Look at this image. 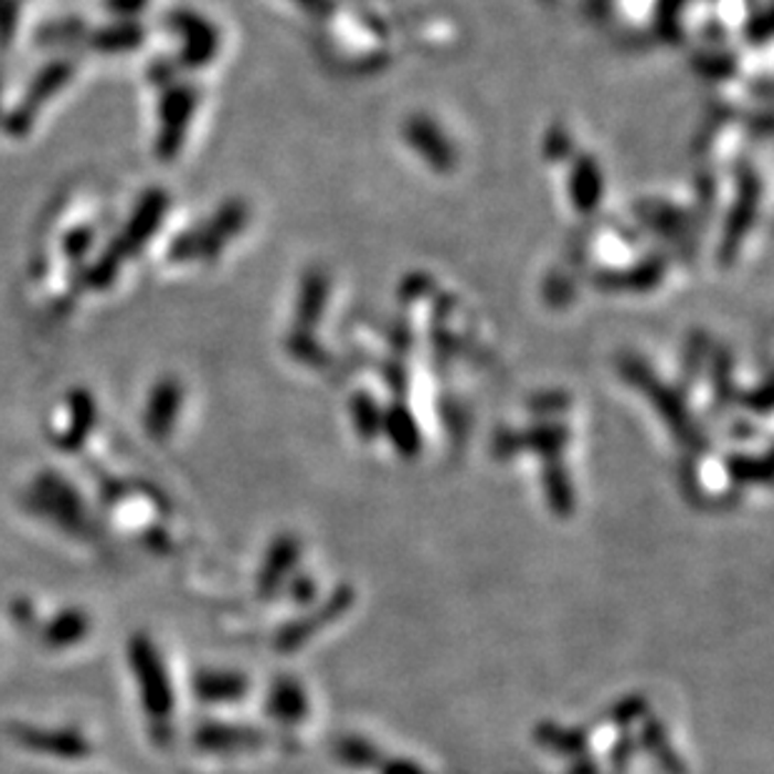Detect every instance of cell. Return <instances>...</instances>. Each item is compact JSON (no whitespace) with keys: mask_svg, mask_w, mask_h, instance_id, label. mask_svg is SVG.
<instances>
[{"mask_svg":"<svg viewBox=\"0 0 774 774\" xmlns=\"http://www.w3.org/2000/svg\"><path fill=\"white\" fill-rule=\"evenodd\" d=\"M284 590L288 592V596H291V602H296L298 607H304V609L314 607V604L321 600L319 584H316V580H311L309 574H301V572H296L291 580L286 582Z\"/></svg>","mask_w":774,"mask_h":774,"instance_id":"28","label":"cell"},{"mask_svg":"<svg viewBox=\"0 0 774 774\" xmlns=\"http://www.w3.org/2000/svg\"><path fill=\"white\" fill-rule=\"evenodd\" d=\"M649 714H651V704L647 695L629 692L619 699H614V702L607 707V712H604V720L614 727H619L622 732H627L634 724L645 722Z\"/></svg>","mask_w":774,"mask_h":774,"instance_id":"24","label":"cell"},{"mask_svg":"<svg viewBox=\"0 0 774 774\" xmlns=\"http://www.w3.org/2000/svg\"><path fill=\"white\" fill-rule=\"evenodd\" d=\"M379 774H428L422 762L412 757H384L377 767Z\"/></svg>","mask_w":774,"mask_h":774,"instance_id":"32","label":"cell"},{"mask_svg":"<svg viewBox=\"0 0 774 774\" xmlns=\"http://www.w3.org/2000/svg\"><path fill=\"white\" fill-rule=\"evenodd\" d=\"M531 736H534L539 748L556 754V757H566L569 762L586 757V752H590V732L580 724L542 720L534 727Z\"/></svg>","mask_w":774,"mask_h":774,"instance_id":"16","label":"cell"},{"mask_svg":"<svg viewBox=\"0 0 774 774\" xmlns=\"http://www.w3.org/2000/svg\"><path fill=\"white\" fill-rule=\"evenodd\" d=\"M637 744L639 752H645L647 757L657 764L661 774H689L685 757L675 748V742H671L667 724L661 722L657 714H649L647 720L639 724Z\"/></svg>","mask_w":774,"mask_h":774,"instance_id":"14","label":"cell"},{"mask_svg":"<svg viewBox=\"0 0 774 774\" xmlns=\"http://www.w3.org/2000/svg\"><path fill=\"white\" fill-rule=\"evenodd\" d=\"M73 71H76V65H73V61H65V59L45 65L39 76L33 78L31 88L25 91L21 106L6 118V128L15 136H25L35 124V114H39V108L71 81Z\"/></svg>","mask_w":774,"mask_h":774,"instance_id":"7","label":"cell"},{"mask_svg":"<svg viewBox=\"0 0 774 774\" xmlns=\"http://www.w3.org/2000/svg\"><path fill=\"white\" fill-rule=\"evenodd\" d=\"M381 428H384L389 442L394 449L406 456V459H414V456L422 452V428H418L416 418L406 412V409L394 406L381 416Z\"/></svg>","mask_w":774,"mask_h":774,"instance_id":"20","label":"cell"},{"mask_svg":"<svg viewBox=\"0 0 774 774\" xmlns=\"http://www.w3.org/2000/svg\"><path fill=\"white\" fill-rule=\"evenodd\" d=\"M195 88L181 86V83H173L163 91L161 98V134H158L156 151L163 161H171V158L181 151L185 128H189V120L193 116L195 108Z\"/></svg>","mask_w":774,"mask_h":774,"instance_id":"8","label":"cell"},{"mask_svg":"<svg viewBox=\"0 0 774 774\" xmlns=\"http://www.w3.org/2000/svg\"><path fill=\"white\" fill-rule=\"evenodd\" d=\"M517 442L519 452L531 449L544 456L547 462H556L569 442V428L562 424H539L524 434H517Z\"/></svg>","mask_w":774,"mask_h":774,"instance_id":"23","label":"cell"},{"mask_svg":"<svg viewBox=\"0 0 774 774\" xmlns=\"http://www.w3.org/2000/svg\"><path fill=\"white\" fill-rule=\"evenodd\" d=\"M166 23L168 28H173L176 33L183 35V49L179 59L181 65L199 68V65H206L213 55H216L219 35L216 28H213L206 18L191 11H176L166 15Z\"/></svg>","mask_w":774,"mask_h":774,"instance_id":"11","label":"cell"},{"mask_svg":"<svg viewBox=\"0 0 774 774\" xmlns=\"http://www.w3.org/2000/svg\"><path fill=\"white\" fill-rule=\"evenodd\" d=\"M637 752H639L637 736H632L629 732H624V734L619 736V740L612 744V750H609V764H612V770L617 772V774H627V770L632 767L634 757H637Z\"/></svg>","mask_w":774,"mask_h":774,"instance_id":"29","label":"cell"},{"mask_svg":"<svg viewBox=\"0 0 774 774\" xmlns=\"http://www.w3.org/2000/svg\"><path fill=\"white\" fill-rule=\"evenodd\" d=\"M268 742V734L258 727L229 724V722H203L195 727L193 744L206 754H241L256 752Z\"/></svg>","mask_w":774,"mask_h":774,"instance_id":"10","label":"cell"},{"mask_svg":"<svg viewBox=\"0 0 774 774\" xmlns=\"http://www.w3.org/2000/svg\"><path fill=\"white\" fill-rule=\"evenodd\" d=\"M168 211V195L161 189H151L141 195L138 206L134 211V216L126 223V229L120 231V236L116 241H110L104 254L91 264L86 272H83V286L88 288H106L116 282V276L124 266V261L128 256H136L148 241H151L153 233L161 229L163 216Z\"/></svg>","mask_w":774,"mask_h":774,"instance_id":"1","label":"cell"},{"mask_svg":"<svg viewBox=\"0 0 774 774\" xmlns=\"http://www.w3.org/2000/svg\"><path fill=\"white\" fill-rule=\"evenodd\" d=\"M68 412L71 422L68 428L61 434L59 446L65 452H76L86 444V436L93 432V426H96V401L91 399L88 391L78 389L68 396Z\"/></svg>","mask_w":774,"mask_h":774,"instance_id":"19","label":"cell"},{"mask_svg":"<svg viewBox=\"0 0 774 774\" xmlns=\"http://www.w3.org/2000/svg\"><path fill=\"white\" fill-rule=\"evenodd\" d=\"M146 3L148 0H106V11L120 18V21H134L144 11Z\"/></svg>","mask_w":774,"mask_h":774,"instance_id":"33","label":"cell"},{"mask_svg":"<svg viewBox=\"0 0 774 774\" xmlns=\"http://www.w3.org/2000/svg\"><path fill=\"white\" fill-rule=\"evenodd\" d=\"M148 76H151V83L156 86H173L176 83V63L173 61H156L151 65V71H148Z\"/></svg>","mask_w":774,"mask_h":774,"instance_id":"34","label":"cell"},{"mask_svg":"<svg viewBox=\"0 0 774 774\" xmlns=\"http://www.w3.org/2000/svg\"><path fill=\"white\" fill-rule=\"evenodd\" d=\"M264 710L282 727L304 724L311 712V702L301 679L294 675H278L272 679L264 697Z\"/></svg>","mask_w":774,"mask_h":774,"instance_id":"12","label":"cell"},{"mask_svg":"<svg viewBox=\"0 0 774 774\" xmlns=\"http://www.w3.org/2000/svg\"><path fill=\"white\" fill-rule=\"evenodd\" d=\"M126 655L148 720L153 724H168L176 712V692L161 649L156 647V642L148 634H134L128 639Z\"/></svg>","mask_w":774,"mask_h":774,"instance_id":"2","label":"cell"},{"mask_svg":"<svg viewBox=\"0 0 774 774\" xmlns=\"http://www.w3.org/2000/svg\"><path fill=\"white\" fill-rule=\"evenodd\" d=\"M183 406V389L176 379H163L151 389L148 396L146 412H144V426L146 434L156 442L168 439V434L176 428Z\"/></svg>","mask_w":774,"mask_h":774,"instance_id":"13","label":"cell"},{"mask_svg":"<svg viewBox=\"0 0 774 774\" xmlns=\"http://www.w3.org/2000/svg\"><path fill=\"white\" fill-rule=\"evenodd\" d=\"M724 469L730 474V479L740 487H752V484H770V462L767 456H752V454H732L727 456Z\"/></svg>","mask_w":774,"mask_h":774,"instance_id":"25","label":"cell"},{"mask_svg":"<svg viewBox=\"0 0 774 774\" xmlns=\"http://www.w3.org/2000/svg\"><path fill=\"white\" fill-rule=\"evenodd\" d=\"M191 687L203 704H236L248 695L251 682L238 669H201Z\"/></svg>","mask_w":774,"mask_h":774,"instance_id":"15","label":"cell"},{"mask_svg":"<svg viewBox=\"0 0 774 774\" xmlns=\"http://www.w3.org/2000/svg\"><path fill=\"white\" fill-rule=\"evenodd\" d=\"M83 35H86V25H83V21H78V18H73V21H61V23L45 25L41 31V43L73 45V43H78Z\"/></svg>","mask_w":774,"mask_h":774,"instance_id":"27","label":"cell"},{"mask_svg":"<svg viewBox=\"0 0 774 774\" xmlns=\"http://www.w3.org/2000/svg\"><path fill=\"white\" fill-rule=\"evenodd\" d=\"M11 736L25 750L49 754V757H59L65 762L83 760L93 752L86 736H83L78 730H65V727L63 730H51V727L15 724L11 730Z\"/></svg>","mask_w":774,"mask_h":774,"instance_id":"9","label":"cell"},{"mask_svg":"<svg viewBox=\"0 0 774 774\" xmlns=\"http://www.w3.org/2000/svg\"><path fill=\"white\" fill-rule=\"evenodd\" d=\"M353 604H357V590L351 584H339L333 590L321 596L314 607L304 609L296 619L286 622L274 634V649L278 655H294V651L304 649L309 642L321 634L326 627L339 622Z\"/></svg>","mask_w":774,"mask_h":774,"instance_id":"3","label":"cell"},{"mask_svg":"<svg viewBox=\"0 0 774 774\" xmlns=\"http://www.w3.org/2000/svg\"><path fill=\"white\" fill-rule=\"evenodd\" d=\"M18 25V0H0V45H11Z\"/></svg>","mask_w":774,"mask_h":774,"instance_id":"31","label":"cell"},{"mask_svg":"<svg viewBox=\"0 0 774 774\" xmlns=\"http://www.w3.org/2000/svg\"><path fill=\"white\" fill-rule=\"evenodd\" d=\"M28 507L73 534L86 529V509H83L81 494L55 471H43L35 477L28 491Z\"/></svg>","mask_w":774,"mask_h":774,"instance_id":"4","label":"cell"},{"mask_svg":"<svg viewBox=\"0 0 774 774\" xmlns=\"http://www.w3.org/2000/svg\"><path fill=\"white\" fill-rule=\"evenodd\" d=\"M298 562H301V539L291 531L276 534L268 542L264 562L258 566L256 592L261 600H274L282 594L286 582L298 572Z\"/></svg>","mask_w":774,"mask_h":774,"instance_id":"6","label":"cell"},{"mask_svg":"<svg viewBox=\"0 0 774 774\" xmlns=\"http://www.w3.org/2000/svg\"><path fill=\"white\" fill-rule=\"evenodd\" d=\"M351 414H353V426H357V432L363 436V442H371L374 436L381 432V416L374 401L369 396H359L351 404Z\"/></svg>","mask_w":774,"mask_h":774,"instance_id":"26","label":"cell"},{"mask_svg":"<svg viewBox=\"0 0 774 774\" xmlns=\"http://www.w3.org/2000/svg\"><path fill=\"white\" fill-rule=\"evenodd\" d=\"M91 246H93V231L86 226L73 229L63 241V251L65 256H68V261H81L88 254Z\"/></svg>","mask_w":774,"mask_h":774,"instance_id":"30","label":"cell"},{"mask_svg":"<svg viewBox=\"0 0 774 774\" xmlns=\"http://www.w3.org/2000/svg\"><path fill=\"white\" fill-rule=\"evenodd\" d=\"M566 774H602V772L596 767V762H592L590 757H580V760H572Z\"/></svg>","mask_w":774,"mask_h":774,"instance_id":"35","label":"cell"},{"mask_svg":"<svg viewBox=\"0 0 774 774\" xmlns=\"http://www.w3.org/2000/svg\"><path fill=\"white\" fill-rule=\"evenodd\" d=\"M146 31L144 25L138 21H118L110 23L106 28H100V31L91 33V45L100 53H124V51H134L138 45L144 43Z\"/></svg>","mask_w":774,"mask_h":774,"instance_id":"22","label":"cell"},{"mask_svg":"<svg viewBox=\"0 0 774 774\" xmlns=\"http://www.w3.org/2000/svg\"><path fill=\"white\" fill-rule=\"evenodd\" d=\"M542 491L552 515L559 519L572 517L576 511V489L562 462H547L542 469Z\"/></svg>","mask_w":774,"mask_h":774,"instance_id":"18","label":"cell"},{"mask_svg":"<svg viewBox=\"0 0 774 774\" xmlns=\"http://www.w3.org/2000/svg\"><path fill=\"white\" fill-rule=\"evenodd\" d=\"M333 760L341 764V767L353 770V772H367L377 770L381 760H384V752L379 750V744H374L369 736L363 734H339L331 744Z\"/></svg>","mask_w":774,"mask_h":774,"instance_id":"17","label":"cell"},{"mask_svg":"<svg viewBox=\"0 0 774 774\" xmlns=\"http://www.w3.org/2000/svg\"><path fill=\"white\" fill-rule=\"evenodd\" d=\"M91 629V622L81 609H63L61 614H55L53 619L45 624L41 637L45 647L53 649H65L78 645V642L86 637Z\"/></svg>","mask_w":774,"mask_h":774,"instance_id":"21","label":"cell"},{"mask_svg":"<svg viewBox=\"0 0 774 774\" xmlns=\"http://www.w3.org/2000/svg\"><path fill=\"white\" fill-rule=\"evenodd\" d=\"M246 223V211L241 203H229L223 206L216 219L203 223L199 229H191L181 233L179 238L173 241L171 246V261H199V258H211L216 256L219 251L226 244L229 236L238 233V229Z\"/></svg>","mask_w":774,"mask_h":774,"instance_id":"5","label":"cell"}]
</instances>
